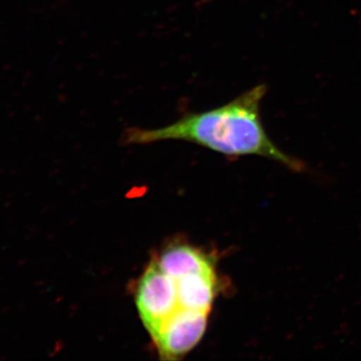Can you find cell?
<instances>
[{
    "mask_svg": "<svg viewBox=\"0 0 361 361\" xmlns=\"http://www.w3.org/2000/svg\"><path fill=\"white\" fill-rule=\"evenodd\" d=\"M266 92V85H255L229 103L212 110L185 114L165 127L149 130L132 128L126 130L123 144L193 142L231 158L263 157L300 172L305 168L303 161L278 148L266 133L261 120V103Z\"/></svg>",
    "mask_w": 361,
    "mask_h": 361,
    "instance_id": "6da1fadb",
    "label": "cell"
},
{
    "mask_svg": "<svg viewBox=\"0 0 361 361\" xmlns=\"http://www.w3.org/2000/svg\"><path fill=\"white\" fill-rule=\"evenodd\" d=\"M135 305L151 338L176 315L186 312L180 306L175 278L164 272L153 259L137 281Z\"/></svg>",
    "mask_w": 361,
    "mask_h": 361,
    "instance_id": "7a4b0ae2",
    "label": "cell"
},
{
    "mask_svg": "<svg viewBox=\"0 0 361 361\" xmlns=\"http://www.w3.org/2000/svg\"><path fill=\"white\" fill-rule=\"evenodd\" d=\"M210 313L187 311L176 315L152 338L161 360H179L191 353L205 334Z\"/></svg>",
    "mask_w": 361,
    "mask_h": 361,
    "instance_id": "3957f363",
    "label": "cell"
}]
</instances>
